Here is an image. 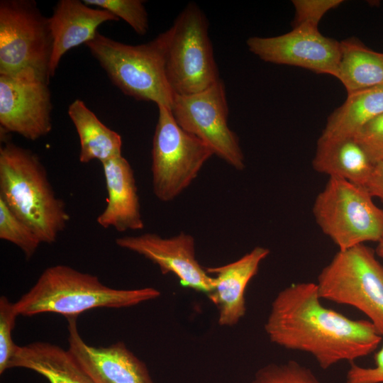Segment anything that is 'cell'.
Masks as SVG:
<instances>
[{
    "mask_svg": "<svg viewBox=\"0 0 383 383\" xmlns=\"http://www.w3.org/2000/svg\"><path fill=\"white\" fill-rule=\"evenodd\" d=\"M342 0H294L295 9L294 26L309 23L318 26L323 16L330 10L340 6Z\"/></svg>",
    "mask_w": 383,
    "mask_h": 383,
    "instance_id": "cell-28",
    "label": "cell"
},
{
    "mask_svg": "<svg viewBox=\"0 0 383 383\" xmlns=\"http://www.w3.org/2000/svg\"><path fill=\"white\" fill-rule=\"evenodd\" d=\"M246 44L263 61L337 77L340 42L322 35L317 26L299 24L280 35L250 37Z\"/></svg>",
    "mask_w": 383,
    "mask_h": 383,
    "instance_id": "cell-12",
    "label": "cell"
},
{
    "mask_svg": "<svg viewBox=\"0 0 383 383\" xmlns=\"http://www.w3.org/2000/svg\"><path fill=\"white\" fill-rule=\"evenodd\" d=\"M171 112L178 125L206 143L213 155L238 170L244 169L238 138L228 126V107L221 79L194 94H174Z\"/></svg>",
    "mask_w": 383,
    "mask_h": 383,
    "instance_id": "cell-10",
    "label": "cell"
},
{
    "mask_svg": "<svg viewBox=\"0 0 383 383\" xmlns=\"http://www.w3.org/2000/svg\"><path fill=\"white\" fill-rule=\"evenodd\" d=\"M52 37L33 0L0 1V74L32 69L49 81Z\"/></svg>",
    "mask_w": 383,
    "mask_h": 383,
    "instance_id": "cell-9",
    "label": "cell"
},
{
    "mask_svg": "<svg viewBox=\"0 0 383 383\" xmlns=\"http://www.w3.org/2000/svg\"><path fill=\"white\" fill-rule=\"evenodd\" d=\"M364 187L372 197L379 199L383 203V160L374 164Z\"/></svg>",
    "mask_w": 383,
    "mask_h": 383,
    "instance_id": "cell-30",
    "label": "cell"
},
{
    "mask_svg": "<svg viewBox=\"0 0 383 383\" xmlns=\"http://www.w3.org/2000/svg\"><path fill=\"white\" fill-rule=\"evenodd\" d=\"M168 32L165 71L174 94H194L221 79L208 22L196 4L189 3Z\"/></svg>",
    "mask_w": 383,
    "mask_h": 383,
    "instance_id": "cell-7",
    "label": "cell"
},
{
    "mask_svg": "<svg viewBox=\"0 0 383 383\" xmlns=\"http://www.w3.org/2000/svg\"><path fill=\"white\" fill-rule=\"evenodd\" d=\"M116 244L151 261L162 274H174L184 287L207 296L214 288L213 277L196 258L194 239L191 235L180 233L166 238L146 233L118 238Z\"/></svg>",
    "mask_w": 383,
    "mask_h": 383,
    "instance_id": "cell-13",
    "label": "cell"
},
{
    "mask_svg": "<svg viewBox=\"0 0 383 383\" xmlns=\"http://www.w3.org/2000/svg\"><path fill=\"white\" fill-rule=\"evenodd\" d=\"M168 38L167 30L151 41L131 45L97 33L85 45L124 94L171 109L174 94L165 71Z\"/></svg>",
    "mask_w": 383,
    "mask_h": 383,
    "instance_id": "cell-4",
    "label": "cell"
},
{
    "mask_svg": "<svg viewBox=\"0 0 383 383\" xmlns=\"http://www.w3.org/2000/svg\"><path fill=\"white\" fill-rule=\"evenodd\" d=\"M160 294L154 287L111 288L95 275L56 265L46 268L14 306L18 314L23 316L55 313L68 318L96 308L134 306Z\"/></svg>",
    "mask_w": 383,
    "mask_h": 383,
    "instance_id": "cell-3",
    "label": "cell"
},
{
    "mask_svg": "<svg viewBox=\"0 0 383 383\" xmlns=\"http://www.w3.org/2000/svg\"><path fill=\"white\" fill-rule=\"evenodd\" d=\"M354 138L373 164L383 160V112L368 122Z\"/></svg>",
    "mask_w": 383,
    "mask_h": 383,
    "instance_id": "cell-27",
    "label": "cell"
},
{
    "mask_svg": "<svg viewBox=\"0 0 383 383\" xmlns=\"http://www.w3.org/2000/svg\"><path fill=\"white\" fill-rule=\"evenodd\" d=\"M269 254L268 248L257 246L232 262L205 268L214 279V288L208 297L218 309V325L234 326L244 317L245 289Z\"/></svg>",
    "mask_w": 383,
    "mask_h": 383,
    "instance_id": "cell-15",
    "label": "cell"
},
{
    "mask_svg": "<svg viewBox=\"0 0 383 383\" xmlns=\"http://www.w3.org/2000/svg\"><path fill=\"white\" fill-rule=\"evenodd\" d=\"M13 367L33 370L49 383H94L69 350L46 342L18 345L10 364Z\"/></svg>",
    "mask_w": 383,
    "mask_h": 383,
    "instance_id": "cell-18",
    "label": "cell"
},
{
    "mask_svg": "<svg viewBox=\"0 0 383 383\" xmlns=\"http://www.w3.org/2000/svg\"><path fill=\"white\" fill-rule=\"evenodd\" d=\"M382 112L383 85L349 93L345 102L328 118L318 140L354 138Z\"/></svg>",
    "mask_w": 383,
    "mask_h": 383,
    "instance_id": "cell-20",
    "label": "cell"
},
{
    "mask_svg": "<svg viewBox=\"0 0 383 383\" xmlns=\"http://www.w3.org/2000/svg\"><path fill=\"white\" fill-rule=\"evenodd\" d=\"M0 238L21 250L30 260L42 243L33 230L16 216L0 199Z\"/></svg>",
    "mask_w": 383,
    "mask_h": 383,
    "instance_id": "cell-23",
    "label": "cell"
},
{
    "mask_svg": "<svg viewBox=\"0 0 383 383\" xmlns=\"http://www.w3.org/2000/svg\"><path fill=\"white\" fill-rule=\"evenodd\" d=\"M338 79L348 94L383 85V52L365 46L356 38L340 42Z\"/></svg>",
    "mask_w": 383,
    "mask_h": 383,
    "instance_id": "cell-22",
    "label": "cell"
},
{
    "mask_svg": "<svg viewBox=\"0 0 383 383\" xmlns=\"http://www.w3.org/2000/svg\"><path fill=\"white\" fill-rule=\"evenodd\" d=\"M0 199L42 243H55L70 221L65 204L57 196L40 157L11 142L0 148Z\"/></svg>",
    "mask_w": 383,
    "mask_h": 383,
    "instance_id": "cell-2",
    "label": "cell"
},
{
    "mask_svg": "<svg viewBox=\"0 0 383 383\" xmlns=\"http://www.w3.org/2000/svg\"><path fill=\"white\" fill-rule=\"evenodd\" d=\"M375 252L378 256L383 258V235L377 242Z\"/></svg>",
    "mask_w": 383,
    "mask_h": 383,
    "instance_id": "cell-31",
    "label": "cell"
},
{
    "mask_svg": "<svg viewBox=\"0 0 383 383\" xmlns=\"http://www.w3.org/2000/svg\"><path fill=\"white\" fill-rule=\"evenodd\" d=\"M49 82L32 69L0 74V125L4 133L36 140L51 131Z\"/></svg>",
    "mask_w": 383,
    "mask_h": 383,
    "instance_id": "cell-11",
    "label": "cell"
},
{
    "mask_svg": "<svg viewBox=\"0 0 383 383\" xmlns=\"http://www.w3.org/2000/svg\"><path fill=\"white\" fill-rule=\"evenodd\" d=\"M48 20L53 42L50 74L53 77L68 50L93 40L103 23L119 19L109 11L89 6L84 1L60 0Z\"/></svg>",
    "mask_w": 383,
    "mask_h": 383,
    "instance_id": "cell-16",
    "label": "cell"
},
{
    "mask_svg": "<svg viewBox=\"0 0 383 383\" xmlns=\"http://www.w3.org/2000/svg\"><path fill=\"white\" fill-rule=\"evenodd\" d=\"M321 300L316 283H294L281 290L265 323L269 340L310 354L323 370L354 362L377 348L382 337L370 321L350 319Z\"/></svg>",
    "mask_w": 383,
    "mask_h": 383,
    "instance_id": "cell-1",
    "label": "cell"
},
{
    "mask_svg": "<svg viewBox=\"0 0 383 383\" xmlns=\"http://www.w3.org/2000/svg\"><path fill=\"white\" fill-rule=\"evenodd\" d=\"M18 316L14 306L5 296L0 298V374L10 369L11 362L18 345L12 339V331Z\"/></svg>",
    "mask_w": 383,
    "mask_h": 383,
    "instance_id": "cell-26",
    "label": "cell"
},
{
    "mask_svg": "<svg viewBox=\"0 0 383 383\" xmlns=\"http://www.w3.org/2000/svg\"><path fill=\"white\" fill-rule=\"evenodd\" d=\"M67 319L68 350L94 383H155L144 362L123 342L106 347L88 345L79 333L77 317Z\"/></svg>",
    "mask_w": 383,
    "mask_h": 383,
    "instance_id": "cell-14",
    "label": "cell"
},
{
    "mask_svg": "<svg viewBox=\"0 0 383 383\" xmlns=\"http://www.w3.org/2000/svg\"><path fill=\"white\" fill-rule=\"evenodd\" d=\"M365 244L338 250L318 276L321 299L365 313L383 337V265Z\"/></svg>",
    "mask_w": 383,
    "mask_h": 383,
    "instance_id": "cell-5",
    "label": "cell"
},
{
    "mask_svg": "<svg viewBox=\"0 0 383 383\" xmlns=\"http://www.w3.org/2000/svg\"><path fill=\"white\" fill-rule=\"evenodd\" d=\"M157 108L152 148V188L159 200L168 202L192 183L213 152L178 125L170 109Z\"/></svg>",
    "mask_w": 383,
    "mask_h": 383,
    "instance_id": "cell-8",
    "label": "cell"
},
{
    "mask_svg": "<svg viewBox=\"0 0 383 383\" xmlns=\"http://www.w3.org/2000/svg\"><path fill=\"white\" fill-rule=\"evenodd\" d=\"M68 115L79 138L81 163H103L122 155L121 136L105 126L82 100L77 99L70 104Z\"/></svg>",
    "mask_w": 383,
    "mask_h": 383,
    "instance_id": "cell-21",
    "label": "cell"
},
{
    "mask_svg": "<svg viewBox=\"0 0 383 383\" xmlns=\"http://www.w3.org/2000/svg\"><path fill=\"white\" fill-rule=\"evenodd\" d=\"M91 6L109 11L118 19L122 18L140 35L148 30V13L140 0H83Z\"/></svg>",
    "mask_w": 383,
    "mask_h": 383,
    "instance_id": "cell-25",
    "label": "cell"
},
{
    "mask_svg": "<svg viewBox=\"0 0 383 383\" xmlns=\"http://www.w3.org/2000/svg\"><path fill=\"white\" fill-rule=\"evenodd\" d=\"M364 187L329 177L313 206L315 221L322 232L344 250L367 242H378L383 235V209Z\"/></svg>",
    "mask_w": 383,
    "mask_h": 383,
    "instance_id": "cell-6",
    "label": "cell"
},
{
    "mask_svg": "<svg viewBox=\"0 0 383 383\" xmlns=\"http://www.w3.org/2000/svg\"><path fill=\"white\" fill-rule=\"evenodd\" d=\"M249 383H321L308 367L294 360L270 363L258 370Z\"/></svg>",
    "mask_w": 383,
    "mask_h": 383,
    "instance_id": "cell-24",
    "label": "cell"
},
{
    "mask_svg": "<svg viewBox=\"0 0 383 383\" xmlns=\"http://www.w3.org/2000/svg\"><path fill=\"white\" fill-rule=\"evenodd\" d=\"M107 191V203L96 218L104 228L118 232L144 228L133 170L123 155L101 163Z\"/></svg>",
    "mask_w": 383,
    "mask_h": 383,
    "instance_id": "cell-17",
    "label": "cell"
},
{
    "mask_svg": "<svg viewBox=\"0 0 383 383\" xmlns=\"http://www.w3.org/2000/svg\"><path fill=\"white\" fill-rule=\"evenodd\" d=\"M345 383H383V343L374 354V366L361 367L351 362Z\"/></svg>",
    "mask_w": 383,
    "mask_h": 383,
    "instance_id": "cell-29",
    "label": "cell"
},
{
    "mask_svg": "<svg viewBox=\"0 0 383 383\" xmlns=\"http://www.w3.org/2000/svg\"><path fill=\"white\" fill-rule=\"evenodd\" d=\"M374 164L354 138L317 141L313 168L329 177H338L364 187Z\"/></svg>",
    "mask_w": 383,
    "mask_h": 383,
    "instance_id": "cell-19",
    "label": "cell"
}]
</instances>
